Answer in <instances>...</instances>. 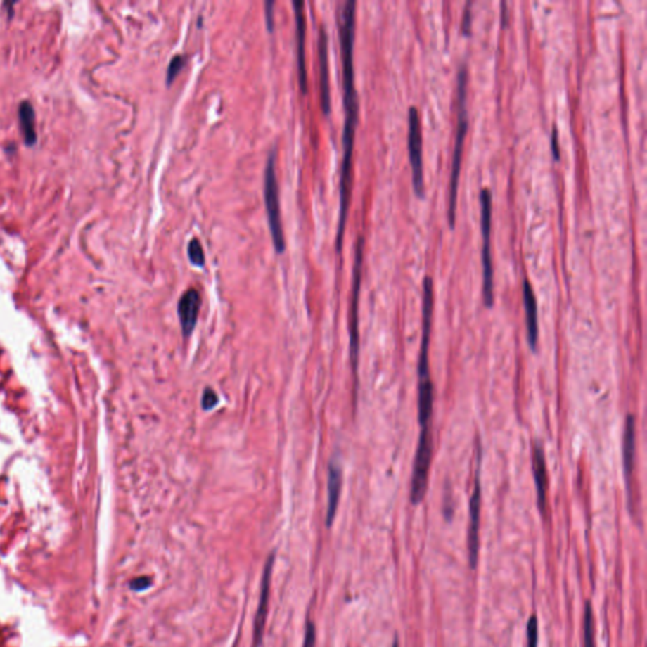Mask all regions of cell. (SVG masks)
Masks as SVG:
<instances>
[{
  "label": "cell",
  "instance_id": "4fadbf2b",
  "mask_svg": "<svg viewBox=\"0 0 647 647\" xmlns=\"http://www.w3.org/2000/svg\"><path fill=\"white\" fill-rule=\"evenodd\" d=\"M342 470L340 461L331 458L328 467V508H326V526L330 527L335 518L339 498L342 493Z\"/></svg>",
  "mask_w": 647,
  "mask_h": 647
},
{
  "label": "cell",
  "instance_id": "d6986e66",
  "mask_svg": "<svg viewBox=\"0 0 647 647\" xmlns=\"http://www.w3.org/2000/svg\"><path fill=\"white\" fill-rule=\"evenodd\" d=\"M19 122H20V131L25 137V143L34 144L37 141L36 134V118L34 110L30 101H23L19 105Z\"/></svg>",
  "mask_w": 647,
  "mask_h": 647
},
{
  "label": "cell",
  "instance_id": "4316f807",
  "mask_svg": "<svg viewBox=\"0 0 647 647\" xmlns=\"http://www.w3.org/2000/svg\"><path fill=\"white\" fill-rule=\"evenodd\" d=\"M152 584V579L148 577H141V578L133 579L131 582V588L133 591H142L150 588Z\"/></svg>",
  "mask_w": 647,
  "mask_h": 647
},
{
  "label": "cell",
  "instance_id": "3957f363",
  "mask_svg": "<svg viewBox=\"0 0 647 647\" xmlns=\"http://www.w3.org/2000/svg\"><path fill=\"white\" fill-rule=\"evenodd\" d=\"M276 161H277V152L274 150L268 156L266 169H264V201H266L268 224H269L271 236L274 239V248L278 253H282L285 250L286 243H285V234H283L282 218H281Z\"/></svg>",
  "mask_w": 647,
  "mask_h": 647
},
{
  "label": "cell",
  "instance_id": "d4e9b609",
  "mask_svg": "<svg viewBox=\"0 0 647 647\" xmlns=\"http://www.w3.org/2000/svg\"><path fill=\"white\" fill-rule=\"evenodd\" d=\"M315 643H316L315 624L312 621H307L306 622L305 636H304L302 647H315Z\"/></svg>",
  "mask_w": 647,
  "mask_h": 647
},
{
  "label": "cell",
  "instance_id": "e0dca14e",
  "mask_svg": "<svg viewBox=\"0 0 647 647\" xmlns=\"http://www.w3.org/2000/svg\"><path fill=\"white\" fill-rule=\"evenodd\" d=\"M319 77H320V100L325 114L330 112L329 53L328 36L324 28L319 34Z\"/></svg>",
  "mask_w": 647,
  "mask_h": 647
},
{
  "label": "cell",
  "instance_id": "277c9868",
  "mask_svg": "<svg viewBox=\"0 0 647 647\" xmlns=\"http://www.w3.org/2000/svg\"><path fill=\"white\" fill-rule=\"evenodd\" d=\"M480 228L483 237L482 267H483V300L485 305L491 309L494 304V281L491 253L492 193L488 187L480 190Z\"/></svg>",
  "mask_w": 647,
  "mask_h": 647
},
{
  "label": "cell",
  "instance_id": "8fae6325",
  "mask_svg": "<svg viewBox=\"0 0 647 647\" xmlns=\"http://www.w3.org/2000/svg\"><path fill=\"white\" fill-rule=\"evenodd\" d=\"M200 307H201V296L199 291L195 288H190L181 296L177 314L180 319L181 329L185 338L191 335L198 318H199Z\"/></svg>",
  "mask_w": 647,
  "mask_h": 647
},
{
  "label": "cell",
  "instance_id": "2e32d148",
  "mask_svg": "<svg viewBox=\"0 0 647 647\" xmlns=\"http://www.w3.org/2000/svg\"><path fill=\"white\" fill-rule=\"evenodd\" d=\"M295 18H296V42H297V66H299V81L301 91L307 90V71L305 60L306 22L304 14V3L293 1Z\"/></svg>",
  "mask_w": 647,
  "mask_h": 647
},
{
  "label": "cell",
  "instance_id": "6da1fadb",
  "mask_svg": "<svg viewBox=\"0 0 647 647\" xmlns=\"http://www.w3.org/2000/svg\"><path fill=\"white\" fill-rule=\"evenodd\" d=\"M355 3L349 0L342 4L339 13V34L342 47V87H344V109L345 120L342 131V162L340 169V210H339V228H338V250L342 248V236L345 222L348 217L349 201L352 191V157L354 147L355 127L358 120V98L354 85V49Z\"/></svg>",
  "mask_w": 647,
  "mask_h": 647
},
{
  "label": "cell",
  "instance_id": "f1b7e54d",
  "mask_svg": "<svg viewBox=\"0 0 647 647\" xmlns=\"http://www.w3.org/2000/svg\"><path fill=\"white\" fill-rule=\"evenodd\" d=\"M272 6H274L272 1L266 3V15H267V25L268 28H269V31H272V28H274V18H272V13L274 12H272Z\"/></svg>",
  "mask_w": 647,
  "mask_h": 647
},
{
  "label": "cell",
  "instance_id": "5b68a950",
  "mask_svg": "<svg viewBox=\"0 0 647 647\" xmlns=\"http://www.w3.org/2000/svg\"><path fill=\"white\" fill-rule=\"evenodd\" d=\"M433 458V440L429 426L421 428L416 454L414 461V470L411 478V504L414 506L421 504L428 489L430 464Z\"/></svg>",
  "mask_w": 647,
  "mask_h": 647
},
{
  "label": "cell",
  "instance_id": "30bf717a",
  "mask_svg": "<svg viewBox=\"0 0 647 647\" xmlns=\"http://www.w3.org/2000/svg\"><path fill=\"white\" fill-rule=\"evenodd\" d=\"M274 555L268 556L267 563L264 565V570L262 574L261 591L258 597V608L255 613V626H253V647L261 646L264 634V627L267 622L268 603H269V591H271V580H272V570H274Z\"/></svg>",
  "mask_w": 647,
  "mask_h": 647
},
{
  "label": "cell",
  "instance_id": "603a6c76",
  "mask_svg": "<svg viewBox=\"0 0 647 647\" xmlns=\"http://www.w3.org/2000/svg\"><path fill=\"white\" fill-rule=\"evenodd\" d=\"M186 63L185 57L182 55H176V56L169 61L167 69V82L171 84L174 80V77L180 74L181 70L184 69Z\"/></svg>",
  "mask_w": 647,
  "mask_h": 647
},
{
  "label": "cell",
  "instance_id": "5bb4252c",
  "mask_svg": "<svg viewBox=\"0 0 647 647\" xmlns=\"http://www.w3.org/2000/svg\"><path fill=\"white\" fill-rule=\"evenodd\" d=\"M623 472L627 485V492L631 493V482L635 469L636 459V421L635 416L629 414L626 416L624 433H623Z\"/></svg>",
  "mask_w": 647,
  "mask_h": 647
},
{
  "label": "cell",
  "instance_id": "9c48e42d",
  "mask_svg": "<svg viewBox=\"0 0 647 647\" xmlns=\"http://www.w3.org/2000/svg\"><path fill=\"white\" fill-rule=\"evenodd\" d=\"M434 312V288L429 276L423 278V336L418 358V378H428L429 374V345Z\"/></svg>",
  "mask_w": 647,
  "mask_h": 647
},
{
  "label": "cell",
  "instance_id": "ac0fdd59",
  "mask_svg": "<svg viewBox=\"0 0 647 647\" xmlns=\"http://www.w3.org/2000/svg\"><path fill=\"white\" fill-rule=\"evenodd\" d=\"M434 385L428 378L420 380L418 383V401H417V407H418V423L420 426H429L430 418L433 416V409H434Z\"/></svg>",
  "mask_w": 647,
  "mask_h": 647
},
{
  "label": "cell",
  "instance_id": "52a82bcc",
  "mask_svg": "<svg viewBox=\"0 0 647 647\" xmlns=\"http://www.w3.org/2000/svg\"><path fill=\"white\" fill-rule=\"evenodd\" d=\"M477 469L474 477L473 491L469 501V530H468V554L469 564L472 569L477 568L478 554H480V461H482V448L477 450Z\"/></svg>",
  "mask_w": 647,
  "mask_h": 647
},
{
  "label": "cell",
  "instance_id": "cb8c5ba5",
  "mask_svg": "<svg viewBox=\"0 0 647 647\" xmlns=\"http://www.w3.org/2000/svg\"><path fill=\"white\" fill-rule=\"evenodd\" d=\"M219 397L218 395L215 393V391L207 387L205 388V391L203 393V397H201V406L203 409L206 411H210L218 404Z\"/></svg>",
  "mask_w": 647,
  "mask_h": 647
},
{
  "label": "cell",
  "instance_id": "7a4b0ae2",
  "mask_svg": "<svg viewBox=\"0 0 647 647\" xmlns=\"http://www.w3.org/2000/svg\"><path fill=\"white\" fill-rule=\"evenodd\" d=\"M458 124L455 132L454 152L451 163V177H450V198H449V224L453 228L455 224V212H456V196L458 185L461 176V155L468 131L467 112V63H463L458 71Z\"/></svg>",
  "mask_w": 647,
  "mask_h": 647
},
{
  "label": "cell",
  "instance_id": "7402d4cb",
  "mask_svg": "<svg viewBox=\"0 0 647 647\" xmlns=\"http://www.w3.org/2000/svg\"><path fill=\"white\" fill-rule=\"evenodd\" d=\"M527 647H537L539 645V621L535 615L530 617L527 621Z\"/></svg>",
  "mask_w": 647,
  "mask_h": 647
},
{
  "label": "cell",
  "instance_id": "7c38bea8",
  "mask_svg": "<svg viewBox=\"0 0 647 647\" xmlns=\"http://www.w3.org/2000/svg\"><path fill=\"white\" fill-rule=\"evenodd\" d=\"M532 470H534V478H535L537 507L542 515H545L546 504H548V469H546V459H545L544 449L539 442H535L534 445Z\"/></svg>",
  "mask_w": 647,
  "mask_h": 647
},
{
  "label": "cell",
  "instance_id": "9a60e30c",
  "mask_svg": "<svg viewBox=\"0 0 647 647\" xmlns=\"http://www.w3.org/2000/svg\"><path fill=\"white\" fill-rule=\"evenodd\" d=\"M523 306L526 314V331L527 342L531 350L535 352L539 342V319H537V301L532 286L527 278L523 283Z\"/></svg>",
  "mask_w": 647,
  "mask_h": 647
},
{
  "label": "cell",
  "instance_id": "ba28073f",
  "mask_svg": "<svg viewBox=\"0 0 647 647\" xmlns=\"http://www.w3.org/2000/svg\"><path fill=\"white\" fill-rule=\"evenodd\" d=\"M363 238H359L357 244L354 262V278H353V295L350 305V359L352 368L357 378L358 368V355H359V320H358V304H359V291H361V263H363Z\"/></svg>",
  "mask_w": 647,
  "mask_h": 647
},
{
  "label": "cell",
  "instance_id": "44dd1931",
  "mask_svg": "<svg viewBox=\"0 0 647 647\" xmlns=\"http://www.w3.org/2000/svg\"><path fill=\"white\" fill-rule=\"evenodd\" d=\"M187 255H188V260L193 263V266L204 267V264H205V253H204V249H203V245H201L199 239L195 238V239L190 241L188 247H187Z\"/></svg>",
  "mask_w": 647,
  "mask_h": 647
},
{
  "label": "cell",
  "instance_id": "8992f818",
  "mask_svg": "<svg viewBox=\"0 0 647 647\" xmlns=\"http://www.w3.org/2000/svg\"><path fill=\"white\" fill-rule=\"evenodd\" d=\"M409 150H410L411 167H412V185L418 198L425 195V180H423V136L420 115L416 106H410L409 110Z\"/></svg>",
  "mask_w": 647,
  "mask_h": 647
},
{
  "label": "cell",
  "instance_id": "ffe728a7",
  "mask_svg": "<svg viewBox=\"0 0 647 647\" xmlns=\"http://www.w3.org/2000/svg\"><path fill=\"white\" fill-rule=\"evenodd\" d=\"M583 647H596L594 642V629H593V610L591 603L587 601L583 618Z\"/></svg>",
  "mask_w": 647,
  "mask_h": 647
},
{
  "label": "cell",
  "instance_id": "484cf974",
  "mask_svg": "<svg viewBox=\"0 0 647 647\" xmlns=\"http://www.w3.org/2000/svg\"><path fill=\"white\" fill-rule=\"evenodd\" d=\"M470 6H472V1H467V4L464 6V12H463V20H461V30L466 33V34H469L470 33V27H472V12H470Z\"/></svg>",
  "mask_w": 647,
  "mask_h": 647
},
{
  "label": "cell",
  "instance_id": "f546056e",
  "mask_svg": "<svg viewBox=\"0 0 647 647\" xmlns=\"http://www.w3.org/2000/svg\"><path fill=\"white\" fill-rule=\"evenodd\" d=\"M392 647H399V640H397V639H395V641H393L392 643Z\"/></svg>",
  "mask_w": 647,
  "mask_h": 647
},
{
  "label": "cell",
  "instance_id": "83f0119b",
  "mask_svg": "<svg viewBox=\"0 0 647 647\" xmlns=\"http://www.w3.org/2000/svg\"><path fill=\"white\" fill-rule=\"evenodd\" d=\"M551 148H553V153H554L555 158H560V148H559V141H558V129L556 127H553V138H551Z\"/></svg>",
  "mask_w": 647,
  "mask_h": 647
}]
</instances>
